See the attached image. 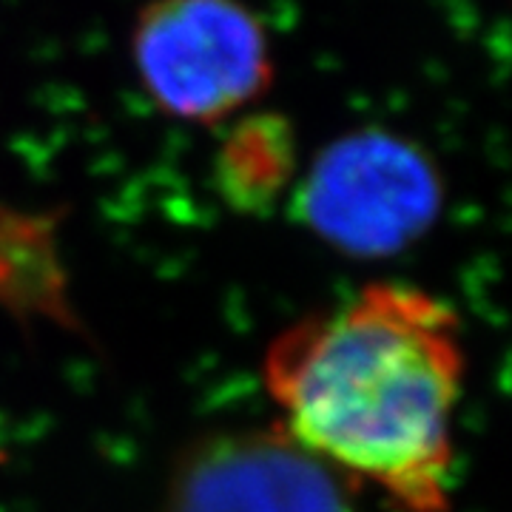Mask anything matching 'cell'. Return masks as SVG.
Wrapping results in <instances>:
<instances>
[{"label":"cell","mask_w":512,"mask_h":512,"mask_svg":"<svg viewBox=\"0 0 512 512\" xmlns=\"http://www.w3.org/2000/svg\"><path fill=\"white\" fill-rule=\"evenodd\" d=\"M262 379L276 427L350 487H373L402 512L450 510L464 348L447 302L413 285H367L282 330Z\"/></svg>","instance_id":"6da1fadb"},{"label":"cell","mask_w":512,"mask_h":512,"mask_svg":"<svg viewBox=\"0 0 512 512\" xmlns=\"http://www.w3.org/2000/svg\"><path fill=\"white\" fill-rule=\"evenodd\" d=\"M131 60L165 114L202 126L245 109L274 80L265 23L242 0H148Z\"/></svg>","instance_id":"7a4b0ae2"},{"label":"cell","mask_w":512,"mask_h":512,"mask_svg":"<svg viewBox=\"0 0 512 512\" xmlns=\"http://www.w3.org/2000/svg\"><path fill=\"white\" fill-rule=\"evenodd\" d=\"M441 202L439 168L413 140L362 128L316 154L296 211L336 251L387 256L413 245L436 222Z\"/></svg>","instance_id":"3957f363"},{"label":"cell","mask_w":512,"mask_h":512,"mask_svg":"<svg viewBox=\"0 0 512 512\" xmlns=\"http://www.w3.org/2000/svg\"><path fill=\"white\" fill-rule=\"evenodd\" d=\"M353 493L279 427H239L191 441L154 512H359Z\"/></svg>","instance_id":"277c9868"},{"label":"cell","mask_w":512,"mask_h":512,"mask_svg":"<svg viewBox=\"0 0 512 512\" xmlns=\"http://www.w3.org/2000/svg\"><path fill=\"white\" fill-rule=\"evenodd\" d=\"M293 171V134L282 117H251L234 128L220 151V185L237 208L276 200Z\"/></svg>","instance_id":"5b68a950"}]
</instances>
